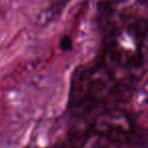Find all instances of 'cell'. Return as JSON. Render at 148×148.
<instances>
[{
	"label": "cell",
	"mask_w": 148,
	"mask_h": 148,
	"mask_svg": "<svg viewBox=\"0 0 148 148\" xmlns=\"http://www.w3.org/2000/svg\"><path fill=\"white\" fill-rule=\"evenodd\" d=\"M73 47V42H72V39L68 36H65L61 39L60 41V48H61L63 51H69V50L72 49Z\"/></svg>",
	"instance_id": "cell-1"
},
{
	"label": "cell",
	"mask_w": 148,
	"mask_h": 148,
	"mask_svg": "<svg viewBox=\"0 0 148 148\" xmlns=\"http://www.w3.org/2000/svg\"><path fill=\"white\" fill-rule=\"evenodd\" d=\"M119 1H122V0H119Z\"/></svg>",
	"instance_id": "cell-2"
}]
</instances>
